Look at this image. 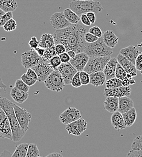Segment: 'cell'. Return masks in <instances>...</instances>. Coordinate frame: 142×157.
Segmentation results:
<instances>
[{"instance_id": "6da1fadb", "label": "cell", "mask_w": 142, "mask_h": 157, "mask_svg": "<svg viewBox=\"0 0 142 157\" xmlns=\"http://www.w3.org/2000/svg\"><path fill=\"white\" fill-rule=\"evenodd\" d=\"M88 30V26L78 24H71L65 29L55 32L53 36L55 44H63L66 48V52L73 50L76 54L82 53L86 43L84 36Z\"/></svg>"}, {"instance_id": "7a4b0ae2", "label": "cell", "mask_w": 142, "mask_h": 157, "mask_svg": "<svg viewBox=\"0 0 142 157\" xmlns=\"http://www.w3.org/2000/svg\"><path fill=\"white\" fill-rule=\"evenodd\" d=\"M12 101L6 98H0V106L9 118L12 132V141L19 142L25 135L26 132L21 128L20 123L16 117Z\"/></svg>"}, {"instance_id": "3957f363", "label": "cell", "mask_w": 142, "mask_h": 157, "mask_svg": "<svg viewBox=\"0 0 142 157\" xmlns=\"http://www.w3.org/2000/svg\"><path fill=\"white\" fill-rule=\"evenodd\" d=\"M69 8L79 16L91 12L99 13L103 10L101 2L94 0L72 1L69 4Z\"/></svg>"}, {"instance_id": "277c9868", "label": "cell", "mask_w": 142, "mask_h": 157, "mask_svg": "<svg viewBox=\"0 0 142 157\" xmlns=\"http://www.w3.org/2000/svg\"><path fill=\"white\" fill-rule=\"evenodd\" d=\"M83 52L89 57H107L113 53V49L107 46L102 37L93 43H85Z\"/></svg>"}, {"instance_id": "5b68a950", "label": "cell", "mask_w": 142, "mask_h": 157, "mask_svg": "<svg viewBox=\"0 0 142 157\" xmlns=\"http://www.w3.org/2000/svg\"><path fill=\"white\" fill-rule=\"evenodd\" d=\"M45 86L54 92H60L66 85L61 73L54 70L44 82Z\"/></svg>"}, {"instance_id": "8992f818", "label": "cell", "mask_w": 142, "mask_h": 157, "mask_svg": "<svg viewBox=\"0 0 142 157\" xmlns=\"http://www.w3.org/2000/svg\"><path fill=\"white\" fill-rule=\"evenodd\" d=\"M111 56L107 57H90L83 69V71L89 75L99 71H103Z\"/></svg>"}, {"instance_id": "52a82bcc", "label": "cell", "mask_w": 142, "mask_h": 157, "mask_svg": "<svg viewBox=\"0 0 142 157\" xmlns=\"http://www.w3.org/2000/svg\"><path fill=\"white\" fill-rule=\"evenodd\" d=\"M15 114L17 118L21 128L23 131L27 132L29 129V123L32 120V114L25 109L22 108L15 103L13 104Z\"/></svg>"}, {"instance_id": "ba28073f", "label": "cell", "mask_w": 142, "mask_h": 157, "mask_svg": "<svg viewBox=\"0 0 142 157\" xmlns=\"http://www.w3.org/2000/svg\"><path fill=\"white\" fill-rule=\"evenodd\" d=\"M32 68L36 72L40 82H44L48 76L54 71L50 65L49 60L44 59L43 58L39 63Z\"/></svg>"}, {"instance_id": "9c48e42d", "label": "cell", "mask_w": 142, "mask_h": 157, "mask_svg": "<svg viewBox=\"0 0 142 157\" xmlns=\"http://www.w3.org/2000/svg\"><path fill=\"white\" fill-rule=\"evenodd\" d=\"M41 57L35 50H30L25 52L21 55V64L24 68L28 69L36 65L41 62Z\"/></svg>"}, {"instance_id": "30bf717a", "label": "cell", "mask_w": 142, "mask_h": 157, "mask_svg": "<svg viewBox=\"0 0 142 157\" xmlns=\"http://www.w3.org/2000/svg\"><path fill=\"white\" fill-rule=\"evenodd\" d=\"M0 138L12 140L10 124L6 114L0 106Z\"/></svg>"}, {"instance_id": "8fae6325", "label": "cell", "mask_w": 142, "mask_h": 157, "mask_svg": "<svg viewBox=\"0 0 142 157\" xmlns=\"http://www.w3.org/2000/svg\"><path fill=\"white\" fill-rule=\"evenodd\" d=\"M87 122L81 118L70 124H67L65 129L70 135L79 136L83 133L87 128Z\"/></svg>"}, {"instance_id": "7c38bea8", "label": "cell", "mask_w": 142, "mask_h": 157, "mask_svg": "<svg viewBox=\"0 0 142 157\" xmlns=\"http://www.w3.org/2000/svg\"><path fill=\"white\" fill-rule=\"evenodd\" d=\"M81 118H82V115L80 111L75 107H68L61 113L59 117L61 123L66 125Z\"/></svg>"}, {"instance_id": "4fadbf2b", "label": "cell", "mask_w": 142, "mask_h": 157, "mask_svg": "<svg viewBox=\"0 0 142 157\" xmlns=\"http://www.w3.org/2000/svg\"><path fill=\"white\" fill-rule=\"evenodd\" d=\"M61 73L64 80L65 85H70L73 76L78 72L77 70L70 63H62L61 65L56 70Z\"/></svg>"}, {"instance_id": "5bb4252c", "label": "cell", "mask_w": 142, "mask_h": 157, "mask_svg": "<svg viewBox=\"0 0 142 157\" xmlns=\"http://www.w3.org/2000/svg\"><path fill=\"white\" fill-rule=\"evenodd\" d=\"M131 93V88L130 86H122L116 88H105L103 91V96L107 97L122 98L124 96L129 97Z\"/></svg>"}, {"instance_id": "9a60e30c", "label": "cell", "mask_w": 142, "mask_h": 157, "mask_svg": "<svg viewBox=\"0 0 142 157\" xmlns=\"http://www.w3.org/2000/svg\"><path fill=\"white\" fill-rule=\"evenodd\" d=\"M51 25L57 30H61L70 26L71 24L65 18L63 12L54 13L50 18Z\"/></svg>"}, {"instance_id": "2e32d148", "label": "cell", "mask_w": 142, "mask_h": 157, "mask_svg": "<svg viewBox=\"0 0 142 157\" xmlns=\"http://www.w3.org/2000/svg\"><path fill=\"white\" fill-rule=\"evenodd\" d=\"M89 58V56L84 52L79 53L76 54L74 58L71 59L70 63L78 71H81L85 67Z\"/></svg>"}, {"instance_id": "e0dca14e", "label": "cell", "mask_w": 142, "mask_h": 157, "mask_svg": "<svg viewBox=\"0 0 142 157\" xmlns=\"http://www.w3.org/2000/svg\"><path fill=\"white\" fill-rule=\"evenodd\" d=\"M117 59L118 62L121 65V66L125 69L128 74L130 75L132 78L137 76V70L135 64H134L129 60L123 56L121 54H119L117 55Z\"/></svg>"}, {"instance_id": "ac0fdd59", "label": "cell", "mask_w": 142, "mask_h": 157, "mask_svg": "<svg viewBox=\"0 0 142 157\" xmlns=\"http://www.w3.org/2000/svg\"><path fill=\"white\" fill-rule=\"evenodd\" d=\"M141 52L137 48L136 46L131 45L126 48H122L120 51V54L126 59L129 60L134 64H136V60Z\"/></svg>"}, {"instance_id": "d6986e66", "label": "cell", "mask_w": 142, "mask_h": 157, "mask_svg": "<svg viewBox=\"0 0 142 157\" xmlns=\"http://www.w3.org/2000/svg\"><path fill=\"white\" fill-rule=\"evenodd\" d=\"M117 63L118 61L117 58H111L108 62L106 63L103 71L106 80L116 77V71Z\"/></svg>"}, {"instance_id": "ffe728a7", "label": "cell", "mask_w": 142, "mask_h": 157, "mask_svg": "<svg viewBox=\"0 0 142 157\" xmlns=\"http://www.w3.org/2000/svg\"><path fill=\"white\" fill-rule=\"evenodd\" d=\"M111 122L112 126L116 130L120 131L126 128L122 114L118 111L113 113L111 117Z\"/></svg>"}, {"instance_id": "44dd1931", "label": "cell", "mask_w": 142, "mask_h": 157, "mask_svg": "<svg viewBox=\"0 0 142 157\" xmlns=\"http://www.w3.org/2000/svg\"><path fill=\"white\" fill-rule=\"evenodd\" d=\"M10 96L15 101L18 103L22 104L24 103L29 98V93L22 91L18 89L17 87L13 86L11 88Z\"/></svg>"}, {"instance_id": "7402d4cb", "label": "cell", "mask_w": 142, "mask_h": 157, "mask_svg": "<svg viewBox=\"0 0 142 157\" xmlns=\"http://www.w3.org/2000/svg\"><path fill=\"white\" fill-rule=\"evenodd\" d=\"M134 107V101L128 96H124L119 98V108L118 111L121 113H125Z\"/></svg>"}, {"instance_id": "603a6c76", "label": "cell", "mask_w": 142, "mask_h": 157, "mask_svg": "<svg viewBox=\"0 0 142 157\" xmlns=\"http://www.w3.org/2000/svg\"><path fill=\"white\" fill-rule=\"evenodd\" d=\"M103 40L105 44L109 47L114 48L119 41L118 37L114 34V33L111 30H106L103 33Z\"/></svg>"}, {"instance_id": "cb8c5ba5", "label": "cell", "mask_w": 142, "mask_h": 157, "mask_svg": "<svg viewBox=\"0 0 142 157\" xmlns=\"http://www.w3.org/2000/svg\"><path fill=\"white\" fill-rule=\"evenodd\" d=\"M103 108L110 113H114L118 111L119 98L114 97H107L105 98Z\"/></svg>"}, {"instance_id": "d4e9b609", "label": "cell", "mask_w": 142, "mask_h": 157, "mask_svg": "<svg viewBox=\"0 0 142 157\" xmlns=\"http://www.w3.org/2000/svg\"><path fill=\"white\" fill-rule=\"evenodd\" d=\"M90 84L95 87H99L103 85L106 82V78L103 71L93 73L90 75Z\"/></svg>"}, {"instance_id": "484cf974", "label": "cell", "mask_w": 142, "mask_h": 157, "mask_svg": "<svg viewBox=\"0 0 142 157\" xmlns=\"http://www.w3.org/2000/svg\"><path fill=\"white\" fill-rule=\"evenodd\" d=\"M55 41L53 35L50 33H44L40 40V47L43 48H48L55 45Z\"/></svg>"}, {"instance_id": "4316f807", "label": "cell", "mask_w": 142, "mask_h": 157, "mask_svg": "<svg viewBox=\"0 0 142 157\" xmlns=\"http://www.w3.org/2000/svg\"><path fill=\"white\" fill-rule=\"evenodd\" d=\"M18 7L17 0H0V9L5 13L14 12Z\"/></svg>"}, {"instance_id": "83f0119b", "label": "cell", "mask_w": 142, "mask_h": 157, "mask_svg": "<svg viewBox=\"0 0 142 157\" xmlns=\"http://www.w3.org/2000/svg\"><path fill=\"white\" fill-rule=\"evenodd\" d=\"M126 127L132 126L137 119V111L135 108H133L129 111L122 114Z\"/></svg>"}, {"instance_id": "f1b7e54d", "label": "cell", "mask_w": 142, "mask_h": 157, "mask_svg": "<svg viewBox=\"0 0 142 157\" xmlns=\"http://www.w3.org/2000/svg\"><path fill=\"white\" fill-rule=\"evenodd\" d=\"M63 13L65 18L71 24H78L81 21L79 16L75 12H73L70 8L65 9Z\"/></svg>"}, {"instance_id": "f546056e", "label": "cell", "mask_w": 142, "mask_h": 157, "mask_svg": "<svg viewBox=\"0 0 142 157\" xmlns=\"http://www.w3.org/2000/svg\"><path fill=\"white\" fill-rule=\"evenodd\" d=\"M29 144L23 143L16 146V149L11 157H26Z\"/></svg>"}, {"instance_id": "4dcf8cb0", "label": "cell", "mask_w": 142, "mask_h": 157, "mask_svg": "<svg viewBox=\"0 0 142 157\" xmlns=\"http://www.w3.org/2000/svg\"><path fill=\"white\" fill-rule=\"evenodd\" d=\"M105 85L106 88H116L123 86L122 81L116 77L106 80Z\"/></svg>"}, {"instance_id": "1f68e13d", "label": "cell", "mask_w": 142, "mask_h": 157, "mask_svg": "<svg viewBox=\"0 0 142 157\" xmlns=\"http://www.w3.org/2000/svg\"><path fill=\"white\" fill-rule=\"evenodd\" d=\"M40 157V151L36 144H29L26 157Z\"/></svg>"}, {"instance_id": "d6a6232c", "label": "cell", "mask_w": 142, "mask_h": 157, "mask_svg": "<svg viewBox=\"0 0 142 157\" xmlns=\"http://www.w3.org/2000/svg\"><path fill=\"white\" fill-rule=\"evenodd\" d=\"M128 76V73L125 70V69L122 67L121 65L118 62L117 64L116 71V78L120 79L121 81H123Z\"/></svg>"}, {"instance_id": "836d02e7", "label": "cell", "mask_w": 142, "mask_h": 157, "mask_svg": "<svg viewBox=\"0 0 142 157\" xmlns=\"http://www.w3.org/2000/svg\"><path fill=\"white\" fill-rule=\"evenodd\" d=\"M17 22L13 18L9 20L3 26V29L6 32H12L17 29Z\"/></svg>"}, {"instance_id": "e575fe53", "label": "cell", "mask_w": 142, "mask_h": 157, "mask_svg": "<svg viewBox=\"0 0 142 157\" xmlns=\"http://www.w3.org/2000/svg\"><path fill=\"white\" fill-rule=\"evenodd\" d=\"M55 56H57V53L55 50V45L53 47H52L50 48H46L45 50L44 55L42 58L44 59L49 60Z\"/></svg>"}, {"instance_id": "d590c367", "label": "cell", "mask_w": 142, "mask_h": 157, "mask_svg": "<svg viewBox=\"0 0 142 157\" xmlns=\"http://www.w3.org/2000/svg\"><path fill=\"white\" fill-rule=\"evenodd\" d=\"M15 86L17 87L18 89L22 91L29 93L30 90V86H29L27 85H26L21 78L17 79L15 83Z\"/></svg>"}, {"instance_id": "8d00e7d4", "label": "cell", "mask_w": 142, "mask_h": 157, "mask_svg": "<svg viewBox=\"0 0 142 157\" xmlns=\"http://www.w3.org/2000/svg\"><path fill=\"white\" fill-rule=\"evenodd\" d=\"M131 149L134 150H142V135L134 138L131 144Z\"/></svg>"}, {"instance_id": "74e56055", "label": "cell", "mask_w": 142, "mask_h": 157, "mask_svg": "<svg viewBox=\"0 0 142 157\" xmlns=\"http://www.w3.org/2000/svg\"><path fill=\"white\" fill-rule=\"evenodd\" d=\"M49 63L54 70H56L62 64L61 59L58 55L55 56L49 59Z\"/></svg>"}, {"instance_id": "f35d334b", "label": "cell", "mask_w": 142, "mask_h": 157, "mask_svg": "<svg viewBox=\"0 0 142 157\" xmlns=\"http://www.w3.org/2000/svg\"><path fill=\"white\" fill-rule=\"evenodd\" d=\"M79 75H80V71H78L71 80V85L75 88H79L82 85Z\"/></svg>"}, {"instance_id": "ab89813d", "label": "cell", "mask_w": 142, "mask_h": 157, "mask_svg": "<svg viewBox=\"0 0 142 157\" xmlns=\"http://www.w3.org/2000/svg\"><path fill=\"white\" fill-rule=\"evenodd\" d=\"M12 18H13V13L12 12L5 13L0 17V27H3L9 20Z\"/></svg>"}, {"instance_id": "60d3db41", "label": "cell", "mask_w": 142, "mask_h": 157, "mask_svg": "<svg viewBox=\"0 0 142 157\" xmlns=\"http://www.w3.org/2000/svg\"><path fill=\"white\" fill-rule=\"evenodd\" d=\"M80 78L81 81L82 85H87L90 84V75L85 72V71H80Z\"/></svg>"}, {"instance_id": "b9f144b4", "label": "cell", "mask_w": 142, "mask_h": 157, "mask_svg": "<svg viewBox=\"0 0 142 157\" xmlns=\"http://www.w3.org/2000/svg\"><path fill=\"white\" fill-rule=\"evenodd\" d=\"M21 78L22 80V81L26 84L27 85L29 86H32L33 85H34L37 80L33 79V78H31L30 77H29L26 73H24L22 75V76L21 77Z\"/></svg>"}, {"instance_id": "7bdbcfd3", "label": "cell", "mask_w": 142, "mask_h": 157, "mask_svg": "<svg viewBox=\"0 0 142 157\" xmlns=\"http://www.w3.org/2000/svg\"><path fill=\"white\" fill-rule=\"evenodd\" d=\"M88 32L94 35V36L98 37L99 38H101L103 36V32L101 30V29H100V27H98V26H94V27H92L91 28L89 29V30H88Z\"/></svg>"}, {"instance_id": "ee69618b", "label": "cell", "mask_w": 142, "mask_h": 157, "mask_svg": "<svg viewBox=\"0 0 142 157\" xmlns=\"http://www.w3.org/2000/svg\"><path fill=\"white\" fill-rule=\"evenodd\" d=\"M84 39L87 43H93L97 41L99 39V38L88 32L85 34Z\"/></svg>"}, {"instance_id": "f6af8a7d", "label": "cell", "mask_w": 142, "mask_h": 157, "mask_svg": "<svg viewBox=\"0 0 142 157\" xmlns=\"http://www.w3.org/2000/svg\"><path fill=\"white\" fill-rule=\"evenodd\" d=\"M29 45L32 50H35L40 47V40H38L35 36H33L29 42Z\"/></svg>"}, {"instance_id": "bcb514c9", "label": "cell", "mask_w": 142, "mask_h": 157, "mask_svg": "<svg viewBox=\"0 0 142 157\" xmlns=\"http://www.w3.org/2000/svg\"><path fill=\"white\" fill-rule=\"evenodd\" d=\"M126 157H142V150L132 149L128 153Z\"/></svg>"}, {"instance_id": "7dc6e473", "label": "cell", "mask_w": 142, "mask_h": 157, "mask_svg": "<svg viewBox=\"0 0 142 157\" xmlns=\"http://www.w3.org/2000/svg\"><path fill=\"white\" fill-rule=\"evenodd\" d=\"M55 50L57 53V55H59L62 53L66 52V48L63 44H55Z\"/></svg>"}, {"instance_id": "c3c4849f", "label": "cell", "mask_w": 142, "mask_h": 157, "mask_svg": "<svg viewBox=\"0 0 142 157\" xmlns=\"http://www.w3.org/2000/svg\"><path fill=\"white\" fill-rule=\"evenodd\" d=\"M136 67L137 70L142 72V52L138 56L136 60Z\"/></svg>"}, {"instance_id": "681fc988", "label": "cell", "mask_w": 142, "mask_h": 157, "mask_svg": "<svg viewBox=\"0 0 142 157\" xmlns=\"http://www.w3.org/2000/svg\"><path fill=\"white\" fill-rule=\"evenodd\" d=\"M26 74L29 77L38 81V76H37L36 72L32 68H29L27 69Z\"/></svg>"}, {"instance_id": "f907efd6", "label": "cell", "mask_w": 142, "mask_h": 157, "mask_svg": "<svg viewBox=\"0 0 142 157\" xmlns=\"http://www.w3.org/2000/svg\"><path fill=\"white\" fill-rule=\"evenodd\" d=\"M81 21L82 22V23L85 25V26H90L91 25V23L90 22V20L88 19L86 14H82L81 15Z\"/></svg>"}, {"instance_id": "816d5d0a", "label": "cell", "mask_w": 142, "mask_h": 157, "mask_svg": "<svg viewBox=\"0 0 142 157\" xmlns=\"http://www.w3.org/2000/svg\"><path fill=\"white\" fill-rule=\"evenodd\" d=\"M59 58L61 59L62 63H63L70 62V61L71 60V58H70L69 55H68V53L67 52L62 53V54L59 55Z\"/></svg>"}, {"instance_id": "f5cc1de1", "label": "cell", "mask_w": 142, "mask_h": 157, "mask_svg": "<svg viewBox=\"0 0 142 157\" xmlns=\"http://www.w3.org/2000/svg\"><path fill=\"white\" fill-rule=\"evenodd\" d=\"M88 19L90 20V22L91 23V24H94L96 22V14L94 12H88L87 13H86Z\"/></svg>"}, {"instance_id": "db71d44e", "label": "cell", "mask_w": 142, "mask_h": 157, "mask_svg": "<svg viewBox=\"0 0 142 157\" xmlns=\"http://www.w3.org/2000/svg\"><path fill=\"white\" fill-rule=\"evenodd\" d=\"M35 50L36 51V52L41 57H43V56H44V53H45V48H42V47H39L36 48V49H35Z\"/></svg>"}, {"instance_id": "11a10c76", "label": "cell", "mask_w": 142, "mask_h": 157, "mask_svg": "<svg viewBox=\"0 0 142 157\" xmlns=\"http://www.w3.org/2000/svg\"><path fill=\"white\" fill-rule=\"evenodd\" d=\"M11 156H12L11 153L7 150L4 151L0 155V157H11Z\"/></svg>"}, {"instance_id": "9f6ffc18", "label": "cell", "mask_w": 142, "mask_h": 157, "mask_svg": "<svg viewBox=\"0 0 142 157\" xmlns=\"http://www.w3.org/2000/svg\"><path fill=\"white\" fill-rule=\"evenodd\" d=\"M45 157H63V155L60 154V153H58V152H53L52 154H50L49 155H48L47 156H46Z\"/></svg>"}, {"instance_id": "6f0895ef", "label": "cell", "mask_w": 142, "mask_h": 157, "mask_svg": "<svg viewBox=\"0 0 142 157\" xmlns=\"http://www.w3.org/2000/svg\"><path fill=\"white\" fill-rule=\"evenodd\" d=\"M67 53H68V55H69V56H70V58L71 59L74 58L76 56V52H74V51H73V50H69V51L67 52Z\"/></svg>"}, {"instance_id": "680465c9", "label": "cell", "mask_w": 142, "mask_h": 157, "mask_svg": "<svg viewBox=\"0 0 142 157\" xmlns=\"http://www.w3.org/2000/svg\"><path fill=\"white\" fill-rule=\"evenodd\" d=\"M6 88H7V86L3 83L2 79L0 78V90L1 89H3L4 91H6ZM0 98H1V94H0Z\"/></svg>"}, {"instance_id": "91938a15", "label": "cell", "mask_w": 142, "mask_h": 157, "mask_svg": "<svg viewBox=\"0 0 142 157\" xmlns=\"http://www.w3.org/2000/svg\"><path fill=\"white\" fill-rule=\"evenodd\" d=\"M4 13H5V12H4L2 10H1V9H0V17H2Z\"/></svg>"}, {"instance_id": "94428289", "label": "cell", "mask_w": 142, "mask_h": 157, "mask_svg": "<svg viewBox=\"0 0 142 157\" xmlns=\"http://www.w3.org/2000/svg\"><path fill=\"white\" fill-rule=\"evenodd\" d=\"M72 1H86V0H72ZM89 1H93V0H89Z\"/></svg>"}, {"instance_id": "6125c7cd", "label": "cell", "mask_w": 142, "mask_h": 157, "mask_svg": "<svg viewBox=\"0 0 142 157\" xmlns=\"http://www.w3.org/2000/svg\"></svg>"}]
</instances>
